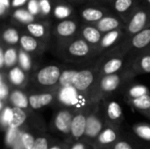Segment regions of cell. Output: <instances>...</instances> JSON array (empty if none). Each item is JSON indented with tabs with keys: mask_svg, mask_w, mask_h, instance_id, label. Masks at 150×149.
I'll list each match as a JSON object with an SVG mask.
<instances>
[{
	"mask_svg": "<svg viewBox=\"0 0 150 149\" xmlns=\"http://www.w3.org/2000/svg\"><path fill=\"white\" fill-rule=\"evenodd\" d=\"M13 107V106H12ZM26 119V113L24 110L13 107V118L9 127L19 128Z\"/></svg>",
	"mask_w": 150,
	"mask_h": 149,
	"instance_id": "obj_30",
	"label": "cell"
},
{
	"mask_svg": "<svg viewBox=\"0 0 150 149\" xmlns=\"http://www.w3.org/2000/svg\"><path fill=\"white\" fill-rule=\"evenodd\" d=\"M21 140L25 149H33L36 139H34V137L31 133L27 132H22Z\"/></svg>",
	"mask_w": 150,
	"mask_h": 149,
	"instance_id": "obj_37",
	"label": "cell"
},
{
	"mask_svg": "<svg viewBox=\"0 0 150 149\" xmlns=\"http://www.w3.org/2000/svg\"><path fill=\"white\" fill-rule=\"evenodd\" d=\"M148 27H150V10L136 8L128 18L126 26L127 33L133 37Z\"/></svg>",
	"mask_w": 150,
	"mask_h": 149,
	"instance_id": "obj_1",
	"label": "cell"
},
{
	"mask_svg": "<svg viewBox=\"0 0 150 149\" xmlns=\"http://www.w3.org/2000/svg\"><path fill=\"white\" fill-rule=\"evenodd\" d=\"M27 11L33 15L34 17L38 15L40 11V1L39 0H29L27 3Z\"/></svg>",
	"mask_w": 150,
	"mask_h": 149,
	"instance_id": "obj_40",
	"label": "cell"
},
{
	"mask_svg": "<svg viewBox=\"0 0 150 149\" xmlns=\"http://www.w3.org/2000/svg\"><path fill=\"white\" fill-rule=\"evenodd\" d=\"M54 16L60 19H66L71 13L70 9L66 5H57L54 8Z\"/></svg>",
	"mask_w": 150,
	"mask_h": 149,
	"instance_id": "obj_38",
	"label": "cell"
},
{
	"mask_svg": "<svg viewBox=\"0 0 150 149\" xmlns=\"http://www.w3.org/2000/svg\"><path fill=\"white\" fill-rule=\"evenodd\" d=\"M133 68L137 74H150V51L144 52L134 60Z\"/></svg>",
	"mask_w": 150,
	"mask_h": 149,
	"instance_id": "obj_16",
	"label": "cell"
},
{
	"mask_svg": "<svg viewBox=\"0 0 150 149\" xmlns=\"http://www.w3.org/2000/svg\"><path fill=\"white\" fill-rule=\"evenodd\" d=\"M18 61V51L16 48L10 47L4 49V67L14 68Z\"/></svg>",
	"mask_w": 150,
	"mask_h": 149,
	"instance_id": "obj_24",
	"label": "cell"
},
{
	"mask_svg": "<svg viewBox=\"0 0 150 149\" xmlns=\"http://www.w3.org/2000/svg\"><path fill=\"white\" fill-rule=\"evenodd\" d=\"M74 116L72 113L67 110H62L59 112L54 118V126L62 133L68 134L71 130V124Z\"/></svg>",
	"mask_w": 150,
	"mask_h": 149,
	"instance_id": "obj_7",
	"label": "cell"
},
{
	"mask_svg": "<svg viewBox=\"0 0 150 149\" xmlns=\"http://www.w3.org/2000/svg\"><path fill=\"white\" fill-rule=\"evenodd\" d=\"M146 1H147V3H148V4L150 5V0H146Z\"/></svg>",
	"mask_w": 150,
	"mask_h": 149,
	"instance_id": "obj_50",
	"label": "cell"
},
{
	"mask_svg": "<svg viewBox=\"0 0 150 149\" xmlns=\"http://www.w3.org/2000/svg\"><path fill=\"white\" fill-rule=\"evenodd\" d=\"M81 16L82 18L88 22V23H97L100 19H102L105 15V11H103L100 8H96V7H87L82 10L81 11Z\"/></svg>",
	"mask_w": 150,
	"mask_h": 149,
	"instance_id": "obj_17",
	"label": "cell"
},
{
	"mask_svg": "<svg viewBox=\"0 0 150 149\" xmlns=\"http://www.w3.org/2000/svg\"><path fill=\"white\" fill-rule=\"evenodd\" d=\"M11 6V0H0V15L4 17Z\"/></svg>",
	"mask_w": 150,
	"mask_h": 149,
	"instance_id": "obj_43",
	"label": "cell"
},
{
	"mask_svg": "<svg viewBox=\"0 0 150 149\" xmlns=\"http://www.w3.org/2000/svg\"><path fill=\"white\" fill-rule=\"evenodd\" d=\"M20 35L18 33V32L13 28V27H8L6 28L2 34V38L4 40V41L11 46L16 45L18 43H19L20 40Z\"/></svg>",
	"mask_w": 150,
	"mask_h": 149,
	"instance_id": "obj_26",
	"label": "cell"
},
{
	"mask_svg": "<svg viewBox=\"0 0 150 149\" xmlns=\"http://www.w3.org/2000/svg\"><path fill=\"white\" fill-rule=\"evenodd\" d=\"M122 76L119 74L104 76L100 80V90L103 93H111L116 90L121 84Z\"/></svg>",
	"mask_w": 150,
	"mask_h": 149,
	"instance_id": "obj_11",
	"label": "cell"
},
{
	"mask_svg": "<svg viewBox=\"0 0 150 149\" xmlns=\"http://www.w3.org/2000/svg\"><path fill=\"white\" fill-rule=\"evenodd\" d=\"M21 131L19 128H14V127H8L6 129L5 132V137H4V141H5V144L11 148L13 146V144L16 142V141L19 138L20 134H21Z\"/></svg>",
	"mask_w": 150,
	"mask_h": 149,
	"instance_id": "obj_34",
	"label": "cell"
},
{
	"mask_svg": "<svg viewBox=\"0 0 150 149\" xmlns=\"http://www.w3.org/2000/svg\"><path fill=\"white\" fill-rule=\"evenodd\" d=\"M41 13L47 15L51 12V4L49 0H39Z\"/></svg>",
	"mask_w": 150,
	"mask_h": 149,
	"instance_id": "obj_41",
	"label": "cell"
},
{
	"mask_svg": "<svg viewBox=\"0 0 150 149\" xmlns=\"http://www.w3.org/2000/svg\"><path fill=\"white\" fill-rule=\"evenodd\" d=\"M103 125L99 118H98L94 114H91L87 116L86 122V129H85V136L89 138L98 137L102 132Z\"/></svg>",
	"mask_w": 150,
	"mask_h": 149,
	"instance_id": "obj_12",
	"label": "cell"
},
{
	"mask_svg": "<svg viewBox=\"0 0 150 149\" xmlns=\"http://www.w3.org/2000/svg\"><path fill=\"white\" fill-rule=\"evenodd\" d=\"M77 23L74 19H62L55 25L54 34L62 39L66 40L73 37L77 31Z\"/></svg>",
	"mask_w": 150,
	"mask_h": 149,
	"instance_id": "obj_5",
	"label": "cell"
},
{
	"mask_svg": "<svg viewBox=\"0 0 150 149\" xmlns=\"http://www.w3.org/2000/svg\"><path fill=\"white\" fill-rule=\"evenodd\" d=\"M107 115L111 120H118L122 116V109L119 103L112 101L107 105Z\"/></svg>",
	"mask_w": 150,
	"mask_h": 149,
	"instance_id": "obj_32",
	"label": "cell"
},
{
	"mask_svg": "<svg viewBox=\"0 0 150 149\" xmlns=\"http://www.w3.org/2000/svg\"><path fill=\"white\" fill-rule=\"evenodd\" d=\"M117 139V133L112 128L103 130L98 136V142L101 145H108L114 142Z\"/></svg>",
	"mask_w": 150,
	"mask_h": 149,
	"instance_id": "obj_27",
	"label": "cell"
},
{
	"mask_svg": "<svg viewBox=\"0 0 150 149\" xmlns=\"http://www.w3.org/2000/svg\"><path fill=\"white\" fill-rule=\"evenodd\" d=\"M10 89L7 83L4 81V76L1 75L0 76V100L4 101L10 97Z\"/></svg>",
	"mask_w": 150,
	"mask_h": 149,
	"instance_id": "obj_39",
	"label": "cell"
},
{
	"mask_svg": "<svg viewBox=\"0 0 150 149\" xmlns=\"http://www.w3.org/2000/svg\"><path fill=\"white\" fill-rule=\"evenodd\" d=\"M135 0H114L113 8L121 16L129 14V17L135 10Z\"/></svg>",
	"mask_w": 150,
	"mask_h": 149,
	"instance_id": "obj_21",
	"label": "cell"
},
{
	"mask_svg": "<svg viewBox=\"0 0 150 149\" xmlns=\"http://www.w3.org/2000/svg\"><path fill=\"white\" fill-rule=\"evenodd\" d=\"M122 34L123 32L121 29L114 30V31L103 34L98 48L101 50H104V49H107V48L113 47L120 40V38L122 37Z\"/></svg>",
	"mask_w": 150,
	"mask_h": 149,
	"instance_id": "obj_18",
	"label": "cell"
},
{
	"mask_svg": "<svg viewBox=\"0 0 150 149\" xmlns=\"http://www.w3.org/2000/svg\"><path fill=\"white\" fill-rule=\"evenodd\" d=\"M49 149H62L60 147H58V146H54V147H51V148H49Z\"/></svg>",
	"mask_w": 150,
	"mask_h": 149,
	"instance_id": "obj_49",
	"label": "cell"
},
{
	"mask_svg": "<svg viewBox=\"0 0 150 149\" xmlns=\"http://www.w3.org/2000/svg\"><path fill=\"white\" fill-rule=\"evenodd\" d=\"M57 97L59 102L65 106H76L81 102L80 91L74 86L60 87Z\"/></svg>",
	"mask_w": 150,
	"mask_h": 149,
	"instance_id": "obj_4",
	"label": "cell"
},
{
	"mask_svg": "<svg viewBox=\"0 0 150 149\" xmlns=\"http://www.w3.org/2000/svg\"><path fill=\"white\" fill-rule=\"evenodd\" d=\"M54 100V96L51 93L33 94L29 96V105L32 109L38 110L48 105Z\"/></svg>",
	"mask_w": 150,
	"mask_h": 149,
	"instance_id": "obj_15",
	"label": "cell"
},
{
	"mask_svg": "<svg viewBox=\"0 0 150 149\" xmlns=\"http://www.w3.org/2000/svg\"><path fill=\"white\" fill-rule=\"evenodd\" d=\"M26 31L30 35L36 39H45L47 35V26L43 23L38 22H32L25 25Z\"/></svg>",
	"mask_w": 150,
	"mask_h": 149,
	"instance_id": "obj_22",
	"label": "cell"
},
{
	"mask_svg": "<svg viewBox=\"0 0 150 149\" xmlns=\"http://www.w3.org/2000/svg\"><path fill=\"white\" fill-rule=\"evenodd\" d=\"M4 67V48L1 47L0 48V68H3Z\"/></svg>",
	"mask_w": 150,
	"mask_h": 149,
	"instance_id": "obj_47",
	"label": "cell"
},
{
	"mask_svg": "<svg viewBox=\"0 0 150 149\" xmlns=\"http://www.w3.org/2000/svg\"><path fill=\"white\" fill-rule=\"evenodd\" d=\"M123 62L124 60L122 55H113L103 64L102 73L104 74V76L117 74V72H119L121 69Z\"/></svg>",
	"mask_w": 150,
	"mask_h": 149,
	"instance_id": "obj_13",
	"label": "cell"
},
{
	"mask_svg": "<svg viewBox=\"0 0 150 149\" xmlns=\"http://www.w3.org/2000/svg\"><path fill=\"white\" fill-rule=\"evenodd\" d=\"M13 18L21 22V23H24L25 25L29 24V23H32V22H34V16L32 15L27 10H25V9H18L16 10V11L13 13Z\"/></svg>",
	"mask_w": 150,
	"mask_h": 149,
	"instance_id": "obj_35",
	"label": "cell"
},
{
	"mask_svg": "<svg viewBox=\"0 0 150 149\" xmlns=\"http://www.w3.org/2000/svg\"><path fill=\"white\" fill-rule=\"evenodd\" d=\"M33 149H49L47 140L45 138H38L35 141Z\"/></svg>",
	"mask_w": 150,
	"mask_h": 149,
	"instance_id": "obj_42",
	"label": "cell"
},
{
	"mask_svg": "<svg viewBox=\"0 0 150 149\" xmlns=\"http://www.w3.org/2000/svg\"><path fill=\"white\" fill-rule=\"evenodd\" d=\"M94 81L93 72L90 69H83L77 71L74 79L73 86L80 92L85 91L91 87Z\"/></svg>",
	"mask_w": 150,
	"mask_h": 149,
	"instance_id": "obj_6",
	"label": "cell"
},
{
	"mask_svg": "<svg viewBox=\"0 0 150 149\" xmlns=\"http://www.w3.org/2000/svg\"><path fill=\"white\" fill-rule=\"evenodd\" d=\"M8 78L10 83L15 86H23L26 80L25 73L19 66H15L10 69Z\"/></svg>",
	"mask_w": 150,
	"mask_h": 149,
	"instance_id": "obj_23",
	"label": "cell"
},
{
	"mask_svg": "<svg viewBox=\"0 0 150 149\" xmlns=\"http://www.w3.org/2000/svg\"><path fill=\"white\" fill-rule=\"evenodd\" d=\"M127 94L130 99H135L144 97L146 95H150L149 88L143 84H136L130 87L127 91Z\"/></svg>",
	"mask_w": 150,
	"mask_h": 149,
	"instance_id": "obj_29",
	"label": "cell"
},
{
	"mask_svg": "<svg viewBox=\"0 0 150 149\" xmlns=\"http://www.w3.org/2000/svg\"><path fill=\"white\" fill-rule=\"evenodd\" d=\"M93 25L96 26L103 34H105L114 30L121 29L122 22L114 16L106 15L98 22L95 23Z\"/></svg>",
	"mask_w": 150,
	"mask_h": 149,
	"instance_id": "obj_9",
	"label": "cell"
},
{
	"mask_svg": "<svg viewBox=\"0 0 150 149\" xmlns=\"http://www.w3.org/2000/svg\"><path fill=\"white\" fill-rule=\"evenodd\" d=\"M66 51L69 55L74 58H85L91 54L92 47L83 38H78L67 45Z\"/></svg>",
	"mask_w": 150,
	"mask_h": 149,
	"instance_id": "obj_3",
	"label": "cell"
},
{
	"mask_svg": "<svg viewBox=\"0 0 150 149\" xmlns=\"http://www.w3.org/2000/svg\"><path fill=\"white\" fill-rule=\"evenodd\" d=\"M76 73H77V70H74V69H67V70L62 71L59 83H58L60 87L73 86L74 79L76 77Z\"/></svg>",
	"mask_w": 150,
	"mask_h": 149,
	"instance_id": "obj_28",
	"label": "cell"
},
{
	"mask_svg": "<svg viewBox=\"0 0 150 149\" xmlns=\"http://www.w3.org/2000/svg\"><path fill=\"white\" fill-rule=\"evenodd\" d=\"M9 99L13 107L25 110L28 106H30L29 97H27V96L23 91H21L19 90H12L10 94Z\"/></svg>",
	"mask_w": 150,
	"mask_h": 149,
	"instance_id": "obj_20",
	"label": "cell"
},
{
	"mask_svg": "<svg viewBox=\"0 0 150 149\" xmlns=\"http://www.w3.org/2000/svg\"><path fill=\"white\" fill-rule=\"evenodd\" d=\"M29 0H11V6L12 7H20L22 5H24L25 4L28 3Z\"/></svg>",
	"mask_w": 150,
	"mask_h": 149,
	"instance_id": "obj_45",
	"label": "cell"
},
{
	"mask_svg": "<svg viewBox=\"0 0 150 149\" xmlns=\"http://www.w3.org/2000/svg\"><path fill=\"white\" fill-rule=\"evenodd\" d=\"M129 103L134 109L140 112H150V95H146L135 99H130Z\"/></svg>",
	"mask_w": 150,
	"mask_h": 149,
	"instance_id": "obj_25",
	"label": "cell"
},
{
	"mask_svg": "<svg viewBox=\"0 0 150 149\" xmlns=\"http://www.w3.org/2000/svg\"><path fill=\"white\" fill-rule=\"evenodd\" d=\"M18 66H19L25 72H28L32 68V59L29 53L24 51L23 49L18 50Z\"/></svg>",
	"mask_w": 150,
	"mask_h": 149,
	"instance_id": "obj_31",
	"label": "cell"
},
{
	"mask_svg": "<svg viewBox=\"0 0 150 149\" xmlns=\"http://www.w3.org/2000/svg\"><path fill=\"white\" fill-rule=\"evenodd\" d=\"M19 45L21 49L27 53L37 52L40 48V43L38 39L33 37L30 34H23L20 37Z\"/></svg>",
	"mask_w": 150,
	"mask_h": 149,
	"instance_id": "obj_19",
	"label": "cell"
},
{
	"mask_svg": "<svg viewBox=\"0 0 150 149\" xmlns=\"http://www.w3.org/2000/svg\"><path fill=\"white\" fill-rule=\"evenodd\" d=\"M0 112V123L4 128L7 129L10 126L13 118V107L5 106Z\"/></svg>",
	"mask_w": 150,
	"mask_h": 149,
	"instance_id": "obj_33",
	"label": "cell"
},
{
	"mask_svg": "<svg viewBox=\"0 0 150 149\" xmlns=\"http://www.w3.org/2000/svg\"><path fill=\"white\" fill-rule=\"evenodd\" d=\"M81 36L91 47H98L103 37V33L93 25H85L81 30Z\"/></svg>",
	"mask_w": 150,
	"mask_h": 149,
	"instance_id": "obj_8",
	"label": "cell"
},
{
	"mask_svg": "<svg viewBox=\"0 0 150 149\" xmlns=\"http://www.w3.org/2000/svg\"><path fill=\"white\" fill-rule=\"evenodd\" d=\"M150 45V27L130 38L129 47L134 50H143Z\"/></svg>",
	"mask_w": 150,
	"mask_h": 149,
	"instance_id": "obj_10",
	"label": "cell"
},
{
	"mask_svg": "<svg viewBox=\"0 0 150 149\" xmlns=\"http://www.w3.org/2000/svg\"><path fill=\"white\" fill-rule=\"evenodd\" d=\"M87 117L83 114H77L74 116L70 133L75 139H79L85 134Z\"/></svg>",
	"mask_w": 150,
	"mask_h": 149,
	"instance_id": "obj_14",
	"label": "cell"
},
{
	"mask_svg": "<svg viewBox=\"0 0 150 149\" xmlns=\"http://www.w3.org/2000/svg\"><path fill=\"white\" fill-rule=\"evenodd\" d=\"M62 71L59 67L55 65H49L40 68L37 75L36 80L41 86L50 87L59 83Z\"/></svg>",
	"mask_w": 150,
	"mask_h": 149,
	"instance_id": "obj_2",
	"label": "cell"
},
{
	"mask_svg": "<svg viewBox=\"0 0 150 149\" xmlns=\"http://www.w3.org/2000/svg\"><path fill=\"white\" fill-rule=\"evenodd\" d=\"M71 149H85V146L82 143H76L71 148Z\"/></svg>",
	"mask_w": 150,
	"mask_h": 149,
	"instance_id": "obj_48",
	"label": "cell"
},
{
	"mask_svg": "<svg viewBox=\"0 0 150 149\" xmlns=\"http://www.w3.org/2000/svg\"><path fill=\"white\" fill-rule=\"evenodd\" d=\"M11 149H25L23 143H22V140H21V134H20L19 138L16 141V142L13 144V146L11 147Z\"/></svg>",
	"mask_w": 150,
	"mask_h": 149,
	"instance_id": "obj_46",
	"label": "cell"
},
{
	"mask_svg": "<svg viewBox=\"0 0 150 149\" xmlns=\"http://www.w3.org/2000/svg\"><path fill=\"white\" fill-rule=\"evenodd\" d=\"M134 133L141 139L150 141V125L148 124H138L134 126Z\"/></svg>",
	"mask_w": 150,
	"mask_h": 149,
	"instance_id": "obj_36",
	"label": "cell"
},
{
	"mask_svg": "<svg viewBox=\"0 0 150 149\" xmlns=\"http://www.w3.org/2000/svg\"><path fill=\"white\" fill-rule=\"evenodd\" d=\"M114 149H133V148L127 141H119L115 144Z\"/></svg>",
	"mask_w": 150,
	"mask_h": 149,
	"instance_id": "obj_44",
	"label": "cell"
}]
</instances>
